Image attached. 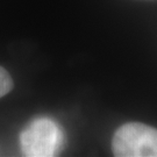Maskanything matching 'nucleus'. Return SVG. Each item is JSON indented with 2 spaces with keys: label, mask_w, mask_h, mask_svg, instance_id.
Masks as SVG:
<instances>
[{
  "label": "nucleus",
  "mask_w": 157,
  "mask_h": 157,
  "mask_svg": "<svg viewBox=\"0 0 157 157\" xmlns=\"http://www.w3.org/2000/svg\"><path fill=\"white\" fill-rule=\"evenodd\" d=\"M64 134L58 124L49 118H37L22 130L20 144L25 156L51 157L61 151Z\"/></svg>",
  "instance_id": "nucleus-1"
},
{
  "label": "nucleus",
  "mask_w": 157,
  "mask_h": 157,
  "mask_svg": "<svg viewBox=\"0 0 157 157\" xmlns=\"http://www.w3.org/2000/svg\"><path fill=\"white\" fill-rule=\"evenodd\" d=\"M112 150L118 157H157V129L140 122L124 124L113 136Z\"/></svg>",
  "instance_id": "nucleus-2"
},
{
  "label": "nucleus",
  "mask_w": 157,
  "mask_h": 157,
  "mask_svg": "<svg viewBox=\"0 0 157 157\" xmlns=\"http://www.w3.org/2000/svg\"><path fill=\"white\" fill-rule=\"evenodd\" d=\"M13 79H12L11 75L8 71L0 67V98L5 97L7 93H10L13 89Z\"/></svg>",
  "instance_id": "nucleus-3"
}]
</instances>
